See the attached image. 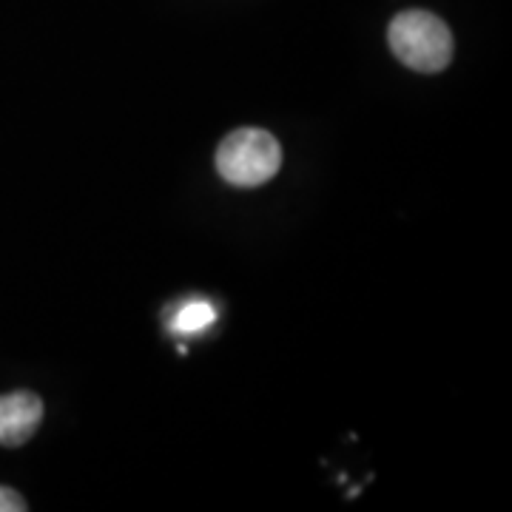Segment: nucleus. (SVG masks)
Wrapping results in <instances>:
<instances>
[{
	"mask_svg": "<svg viewBox=\"0 0 512 512\" xmlns=\"http://www.w3.org/2000/svg\"><path fill=\"white\" fill-rule=\"evenodd\" d=\"M387 43L393 55L399 57L407 69H416V72H441L453 60V35L447 23L424 9H410V12L396 15L387 29Z\"/></svg>",
	"mask_w": 512,
	"mask_h": 512,
	"instance_id": "f257e3e1",
	"label": "nucleus"
},
{
	"mask_svg": "<svg viewBox=\"0 0 512 512\" xmlns=\"http://www.w3.org/2000/svg\"><path fill=\"white\" fill-rule=\"evenodd\" d=\"M282 165V148L274 134L262 128H239L217 148V171L225 183L256 188L274 180Z\"/></svg>",
	"mask_w": 512,
	"mask_h": 512,
	"instance_id": "f03ea898",
	"label": "nucleus"
},
{
	"mask_svg": "<svg viewBox=\"0 0 512 512\" xmlns=\"http://www.w3.org/2000/svg\"><path fill=\"white\" fill-rule=\"evenodd\" d=\"M43 419V402L32 390H15L0 396V444L20 447L35 436L37 424Z\"/></svg>",
	"mask_w": 512,
	"mask_h": 512,
	"instance_id": "7ed1b4c3",
	"label": "nucleus"
},
{
	"mask_svg": "<svg viewBox=\"0 0 512 512\" xmlns=\"http://www.w3.org/2000/svg\"><path fill=\"white\" fill-rule=\"evenodd\" d=\"M214 322H217V308L205 299H191L171 316V330L180 336H194V333L211 328Z\"/></svg>",
	"mask_w": 512,
	"mask_h": 512,
	"instance_id": "20e7f679",
	"label": "nucleus"
},
{
	"mask_svg": "<svg viewBox=\"0 0 512 512\" xmlns=\"http://www.w3.org/2000/svg\"><path fill=\"white\" fill-rule=\"evenodd\" d=\"M26 510V501L23 495H18L9 487H0V512H23Z\"/></svg>",
	"mask_w": 512,
	"mask_h": 512,
	"instance_id": "39448f33",
	"label": "nucleus"
}]
</instances>
